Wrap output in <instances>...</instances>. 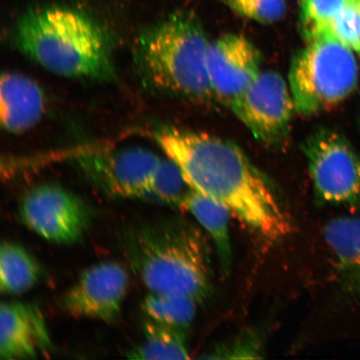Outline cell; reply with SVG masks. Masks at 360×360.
<instances>
[{
	"mask_svg": "<svg viewBox=\"0 0 360 360\" xmlns=\"http://www.w3.org/2000/svg\"><path fill=\"white\" fill-rule=\"evenodd\" d=\"M156 141L192 190L224 205L269 240L291 231L287 208L266 177L235 143L208 134L165 129Z\"/></svg>",
	"mask_w": 360,
	"mask_h": 360,
	"instance_id": "1",
	"label": "cell"
},
{
	"mask_svg": "<svg viewBox=\"0 0 360 360\" xmlns=\"http://www.w3.org/2000/svg\"><path fill=\"white\" fill-rule=\"evenodd\" d=\"M13 40L21 53L53 74L114 79L110 36L86 13L63 7L34 8L17 20Z\"/></svg>",
	"mask_w": 360,
	"mask_h": 360,
	"instance_id": "2",
	"label": "cell"
},
{
	"mask_svg": "<svg viewBox=\"0 0 360 360\" xmlns=\"http://www.w3.org/2000/svg\"><path fill=\"white\" fill-rule=\"evenodd\" d=\"M124 249L130 266L150 292L188 297L199 304L213 294L208 243L186 220L134 227L125 236Z\"/></svg>",
	"mask_w": 360,
	"mask_h": 360,
	"instance_id": "3",
	"label": "cell"
},
{
	"mask_svg": "<svg viewBox=\"0 0 360 360\" xmlns=\"http://www.w3.org/2000/svg\"><path fill=\"white\" fill-rule=\"evenodd\" d=\"M210 44L195 13L180 11L143 31L135 60L153 87L207 102L214 98L207 71Z\"/></svg>",
	"mask_w": 360,
	"mask_h": 360,
	"instance_id": "4",
	"label": "cell"
},
{
	"mask_svg": "<svg viewBox=\"0 0 360 360\" xmlns=\"http://www.w3.org/2000/svg\"><path fill=\"white\" fill-rule=\"evenodd\" d=\"M353 49L323 30L292 61L289 85L298 114L311 116L332 109L356 87Z\"/></svg>",
	"mask_w": 360,
	"mask_h": 360,
	"instance_id": "5",
	"label": "cell"
},
{
	"mask_svg": "<svg viewBox=\"0 0 360 360\" xmlns=\"http://www.w3.org/2000/svg\"><path fill=\"white\" fill-rule=\"evenodd\" d=\"M305 153L319 204L360 209V159L347 139L325 130L309 139Z\"/></svg>",
	"mask_w": 360,
	"mask_h": 360,
	"instance_id": "6",
	"label": "cell"
},
{
	"mask_svg": "<svg viewBox=\"0 0 360 360\" xmlns=\"http://www.w3.org/2000/svg\"><path fill=\"white\" fill-rule=\"evenodd\" d=\"M22 223L48 241L70 245L80 240L90 223V210L84 200L57 184L31 188L20 202Z\"/></svg>",
	"mask_w": 360,
	"mask_h": 360,
	"instance_id": "7",
	"label": "cell"
},
{
	"mask_svg": "<svg viewBox=\"0 0 360 360\" xmlns=\"http://www.w3.org/2000/svg\"><path fill=\"white\" fill-rule=\"evenodd\" d=\"M258 141H282L296 112L289 83L274 71H262L231 108Z\"/></svg>",
	"mask_w": 360,
	"mask_h": 360,
	"instance_id": "8",
	"label": "cell"
},
{
	"mask_svg": "<svg viewBox=\"0 0 360 360\" xmlns=\"http://www.w3.org/2000/svg\"><path fill=\"white\" fill-rule=\"evenodd\" d=\"M161 158L141 148H121L80 157L84 174L108 195L146 198Z\"/></svg>",
	"mask_w": 360,
	"mask_h": 360,
	"instance_id": "9",
	"label": "cell"
},
{
	"mask_svg": "<svg viewBox=\"0 0 360 360\" xmlns=\"http://www.w3.org/2000/svg\"><path fill=\"white\" fill-rule=\"evenodd\" d=\"M126 269L115 261H103L85 269L67 291L63 306L75 318L115 321L129 288Z\"/></svg>",
	"mask_w": 360,
	"mask_h": 360,
	"instance_id": "10",
	"label": "cell"
},
{
	"mask_svg": "<svg viewBox=\"0 0 360 360\" xmlns=\"http://www.w3.org/2000/svg\"><path fill=\"white\" fill-rule=\"evenodd\" d=\"M262 58L244 36L226 34L210 44L207 71L214 98L232 108L258 78Z\"/></svg>",
	"mask_w": 360,
	"mask_h": 360,
	"instance_id": "11",
	"label": "cell"
},
{
	"mask_svg": "<svg viewBox=\"0 0 360 360\" xmlns=\"http://www.w3.org/2000/svg\"><path fill=\"white\" fill-rule=\"evenodd\" d=\"M51 348L46 323L37 307L16 301L1 304L0 359H33Z\"/></svg>",
	"mask_w": 360,
	"mask_h": 360,
	"instance_id": "12",
	"label": "cell"
},
{
	"mask_svg": "<svg viewBox=\"0 0 360 360\" xmlns=\"http://www.w3.org/2000/svg\"><path fill=\"white\" fill-rule=\"evenodd\" d=\"M44 96L41 88L26 75L7 72L0 84V120L11 134H22L42 118Z\"/></svg>",
	"mask_w": 360,
	"mask_h": 360,
	"instance_id": "13",
	"label": "cell"
},
{
	"mask_svg": "<svg viewBox=\"0 0 360 360\" xmlns=\"http://www.w3.org/2000/svg\"><path fill=\"white\" fill-rule=\"evenodd\" d=\"M323 236L334 255L342 289L360 298V218L332 219L323 228Z\"/></svg>",
	"mask_w": 360,
	"mask_h": 360,
	"instance_id": "14",
	"label": "cell"
},
{
	"mask_svg": "<svg viewBox=\"0 0 360 360\" xmlns=\"http://www.w3.org/2000/svg\"><path fill=\"white\" fill-rule=\"evenodd\" d=\"M180 208L186 210L209 233L215 247L219 268L224 276L231 272L233 250L229 232V217L226 207L202 193L192 190Z\"/></svg>",
	"mask_w": 360,
	"mask_h": 360,
	"instance_id": "15",
	"label": "cell"
},
{
	"mask_svg": "<svg viewBox=\"0 0 360 360\" xmlns=\"http://www.w3.org/2000/svg\"><path fill=\"white\" fill-rule=\"evenodd\" d=\"M38 260L24 246L3 241L0 246V289L3 294L21 295L37 285L41 277Z\"/></svg>",
	"mask_w": 360,
	"mask_h": 360,
	"instance_id": "16",
	"label": "cell"
},
{
	"mask_svg": "<svg viewBox=\"0 0 360 360\" xmlns=\"http://www.w3.org/2000/svg\"><path fill=\"white\" fill-rule=\"evenodd\" d=\"M142 343L128 352L127 358L141 360L190 359L186 330L148 319L143 323Z\"/></svg>",
	"mask_w": 360,
	"mask_h": 360,
	"instance_id": "17",
	"label": "cell"
},
{
	"mask_svg": "<svg viewBox=\"0 0 360 360\" xmlns=\"http://www.w3.org/2000/svg\"><path fill=\"white\" fill-rule=\"evenodd\" d=\"M199 304L188 297L150 292L143 301L142 309L152 321L186 330L195 319Z\"/></svg>",
	"mask_w": 360,
	"mask_h": 360,
	"instance_id": "18",
	"label": "cell"
},
{
	"mask_svg": "<svg viewBox=\"0 0 360 360\" xmlns=\"http://www.w3.org/2000/svg\"><path fill=\"white\" fill-rule=\"evenodd\" d=\"M191 191L181 169L166 158L158 166L146 198L180 208Z\"/></svg>",
	"mask_w": 360,
	"mask_h": 360,
	"instance_id": "19",
	"label": "cell"
},
{
	"mask_svg": "<svg viewBox=\"0 0 360 360\" xmlns=\"http://www.w3.org/2000/svg\"><path fill=\"white\" fill-rule=\"evenodd\" d=\"M355 0H301L300 20L307 41L316 37Z\"/></svg>",
	"mask_w": 360,
	"mask_h": 360,
	"instance_id": "20",
	"label": "cell"
},
{
	"mask_svg": "<svg viewBox=\"0 0 360 360\" xmlns=\"http://www.w3.org/2000/svg\"><path fill=\"white\" fill-rule=\"evenodd\" d=\"M264 338L259 332L247 330L221 342L211 348L201 359H253L264 357Z\"/></svg>",
	"mask_w": 360,
	"mask_h": 360,
	"instance_id": "21",
	"label": "cell"
},
{
	"mask_svg": "<svg viewBox=\"0 0 360 360\" xmlns=\"http://www.w3.org/2000/svg\"><path fill=\"white\" fill-rule=\"evenodd\" d=\"M240 16L271 24L285 15L286 0H220Z\"/></svg>",
	"mask_w": 360,
	"mask_h": 360,
	"instance_id": "22",
	"label": "cell"
},
{
	"mask_svg": "<svg viewBox=\"0 0 360 360\" xmlns=\"http://www.w3.org/2000/svg\"><path fill=\"white\" fill-rule=\"evenodd\" d=\"M323 30H328L353 51L360 53L359 0L346 7Z\"/></svg>",
	"mask_w": 360,
	"mask_h": 360,
	"instance_id": "23",
	"label": "cell"
},
{
	"mask_svg": "<svg viewBox=\"0 0 360 360\" xmlns=\"http://www.w3.org/2000/svg\"><path fill=\"white\" fill-rule=\"evenodd\" d=\"M359 4H360V0H359Z\"/></svg>",
	"mask_w": 360,
	"mask_h": 360,
	"instance_id": "24",
	"label": "cell"
}]
</instances>
